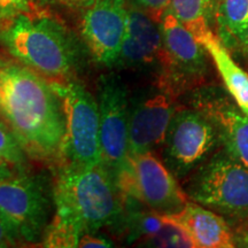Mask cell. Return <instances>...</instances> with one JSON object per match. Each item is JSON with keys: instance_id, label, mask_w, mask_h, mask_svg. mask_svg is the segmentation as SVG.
<instances>
[{"instance_id": "cell-7", "label": "cell", "mask_w": 248, "mask_h": 248, "mask_svg": "<svg viewBox=\"0 0 248 248\" xmlns=\"http://www.w3.org/2000/svg\"><path fill=\"white\" fill-rule=\"evenodd\" d=\"M159 26L162 35V54L157 85L176 97L204 82L209 69L208 52L169 8Z\"/></svg>"}, {"instance_id": "cell-6", "label": "cell", "mask_w": 248, "mask_h": 248, "mask_svg": "<svg viewBox=\"0 0 248 248\" xmlns=\"http://www.w3.org/2000/svg\"><path fill=\"white\" fill-rule=\"evenodd\" d=\"M62 101L64 137L62 159L78 166L101 164L100 117L92 93L75 78L51 80Z\"/></svg>"}, {"instance_id": "cell-8", "label": "cell", "mask_w": 248, "mask_h": 248, "mask_svg": "<svg viewBox=\"0 0 248 248\" xmlns=\"http://www.w3.org/2000/svg\"><path fill=\"white\" fill-rule=\"evenodd\" d=\"M117 184L124 197L163 215L179 213L188 201L176 176L153 152L129 154Z\"/></svg>"}, {"instance_id": "cell-17", "label": "cell", "mask_w": 248, "mask_h": 248, "mask_svg": "<svg viewBox=\"0 0 248 248\" xmlns=\"http://www.w3.org/2000/svg\"><path fill=\"white\" fill-rule=\"evenodd\" d=\"M217 37L226 48L248 51V0H219Z\"/></svg>"}, {"instance_id": "cell-15", "label": "cell", "mask_w": 248, "mask_h": 248, "mask_svg": "<svg viewBox=\"0 0 248 248\" xmlns=\"http://www.w3.org/2000/svg\"><path fill=\"white\" fill-rule=\"evenodd\" d=\"M186 235L192 247L232 248L234 238L230 226L216 212L194 201H187L181 212L164 215Z\"/></svg>"}, {"instance_id": "cell-12", "label": "cell", "mask_w": 248, "mask_h": 248, "mask_svg": "<svg viewBox=\"0 0 248 248\" xmlns=\"http://www.w3.org/2000/svg\"><path fill=\"white\" fill-rule=\"evenodd\" d=\"M176 110L175 97L159 85L130 98L129 154L153 152L163 145Z\"/></svg>"}, {"instance_id": "cell-16", "label": "cell", "mask_w": 248, "mask_h": 248, "mask_svg": "<svg viewBox=\"0 0 248 248\" xmlns=\"http://www.w3.org/2000/svg\"><path fill=\"white\" fill-rule=\"evenodd\" d=\"M203 46L212 57L229 94L240 110L248 116V74L235 63L228 48L215 33L203 43Z\"/></svg>"}, {"instance_id": "cell-9", "label": "cell", "mask_w": 248, "mask_h": 248, "mask_svg": "<svg viewBox=\"0 0 248 248\" xmlns=\"http://www.w3.org/2000/svg\"><path fill=\"white\" fill-rule=\"evenodd\" d=\"M221 144L216 124L195 108L177 109L164 139L163 162L176 178L199 168Z\"/></svg>"}, {"instance_id": "cell-23", "label": "cell", "mask_w": 248, "mask_h": 248, "mask_svg": "<svg viewBox=\"0 0 248 248\" xmlns=\"http://www.w3.org/2000/svg\"><path fill=\"white\" fill-rule=\"evenodd\" d=\"M43 5L62 6L70 9H84L93 2V0H36Z\"/></svg>"}, {"instance_id": "cell-19", "label": "cell", "mask_w": 248, "mask_h": 248, "mask_svg": "<svg viewBox=\"0 0 248 248\" xmlns=\"http://www.w3.org/2000/svg\"><path fill=\"white\" fill-rule=\"evenodd\" d=\"M28 157L29 156L14 133L7 124L0 119V159L7 162L15 170H23Z\"/></svg>"}, {"instance_id": "cell-21", "label": "cell", "mask_w": 248, "mask_h": 248, "mask_svg": "<svg viewBox=\"0 0 248 248\" xmlns=\"http://www.w3.org/2000/svg\"><path fill=\"white\" fill-rule=\"evenodd\" d=\"M132 2L135 7L146 13L157 23L168 11L170 5V0H132Z\"/></svg>"}, {"instance_id": "cell-27", "label": "cell", "mask_w": 248, "mask_h": 248, "mask_svg": "<svg viewBox=\"0 0 248 248\" xmlns=\"http://www.w3.org/2000/svg\"><path fill=\"white\" fill-rule=\"evenodd\" d=\"M247 53H248V51H247Z\"/></svg>"}, {"instance_id": "cell-25", "label": "cell", "mask_w": 248, "mask_h": 248, "mask_svg": "<svg viewBox=\"0 0 248 248\" xmlns=\"http://www.w3.org/2000/svg\"><path fill=\"white\" fill-rule=\"evenodd\" d=\"M14 168L12 166H9L7 162L2 161L0 159V176H4V175H9L14 171Z\"/></svg>"}, {"instance_id": "cell-2", "label": "cell", "mask_w": 248, "mask_h": 248, "mask_svg": "<svg viewBox=\"0 0 248 248\" xmlns=\"http://www.w3.org/2000/svg\"><path fill=\"white\" fill-rule=\"evenodd\" d=\"M55 214L46 229L44 247H77L85 233L120 221L124 198L119 184L102 167L64 163L53 186Z\"/></svg>"}, {"instance_id": "cell-10", "label": "cell", "mask_w": 248, "mask_h": 248, "mask_svg": "<svg viewBox=\"0 0 248 248\" xmlns=\"http://www.w3.org/2000/svg\"><path fill=\"white\" fill-rule=\"evenodd\" d=\"M101 164L117 182L129 155L130 97L116 74H106L98 82Z\"/></svg>"}, {"instance_id": "cell-26", "label": "cell", "mask_w": 248, "mask_h": 248, "mask_svg": "<svg viewBox=\"0 0 248 248\" xmlns=\"http://www.w3.org/2000/svg\"><path fill=\"white\" fill-rule=\"evenodd\" d=\"M0 66H2V63H0Z\"/></svg>"}, {"instance_id": "cell-13", "label": "cell", "mask_w": 248, "mask_h": 248, "mask_svg": "<svg viewBox=\"0 0 248 248\" xmlns=\"http://www.w3.org/2000/svg\"><path fill=\"white\" fill-rule=\"evenodd\" d=\"M192 105L213 120L224 150L248 168V116L237 104L216 90H206L195 93Z\"/></svg>"}, {"instance_id": "cell-11", "label": "cell", "mask_w": 248, "mask_h": 248, "mask_svg": "<svg viewBox=\"0 0 248 248\" xmlns=\"http://www.w3.org/2000/svg\"><path fill=\"white\" fill-rule=\"evenodd\" d=\"M125 0H93L83 9L80 36L93 60L106 67L119 62L128 24Z\"/></svg>"}, {"instance_id": "cell-18", "label": "cell", "mask_w": 248, "mask_h": 248, "mask_svg": "<svg viewBox=\"0 0 248 248\" xmlns=\"http://www.w3.org/2000/svg\"><path fill=\"white\" fill-rule=\"evenodd\" d=\"M219 0H170L169 11L203 45L214 35Z\"/></svg>"}, {"instance_id": "cell-5", "label": "cell", "mask_w": 248, "mask_h": 248, "mask_svg": "<svg viewBox=\"0 0 248 248\" xmlns=\"http://www.w3.org/2000/svg\"><path fill=\"white\" fill-rule=\"evenodd\" d=\"M186 194L224 216L248 218V168L223 150L199 166Z\"/></svg>"}, {"instance_id": "cell-24", "label": "cell", "mask_w": 248, "mask_h": 248, "mask_svg": "<svg viewBox=\"0 0 248 248\" xmlns=\"http://www.w3.org/2000/svg\"><path fill=\"white\" fill-rule=\"evenodd\" d=\"M15 245H16V243H15L12 234L9 233L7 226L5 225L2 218L0 217V248L15 246Z\"/></svg>"}, {"instance_id": "cell-4", "label": "cell", "mask_w": 248, "mask_h": 248, "mask_svg": "<svg viewBox=\"0 0 248 248\" xmlns=\"http://www.w3.org/2000/svg\"><path fill=\"white\" fill-rule=\"evenodd\" d=\"M39 176L23 170L0 176V217L15 243L38 244L49 224L52 200Z\"/></svg>"}, {"instance_id": "cell-14", "label": "cell", "mask_w": 248, "mask_h": 248, "mask_svg": "<svg viewBox=\"0 0 248 248\" xmlns=\"http://www.w3.org/2000/svg\"><path fill=\"white\" fill-rule=\"evenodd\" d=\"M162 35L159 23L137 7L129 8L128 24L116 66L130 69L159 66Z\"/></svg>"}, {"instance_id": "cell-1", "label": "cell", "mask_w": 248, "mask_h": 248, "mask_svg": "<svg viewBox=\"0 0 248 248\" xmlns=\"http://www.w3.org/2000/svg\"><path fill=\"white\" fill-rule=\"evenodd\" d=\"M0 119L29 159L53 162L62 157L64 111L51 82L21 63L0 66Z\"/></svg>"}, {"instance_id": "cell-3", "label": "cell", "mask_w": 248, "mask_h": 248, "mask_svg": "<svg viewBox=\"0 0 248 248\" xmlns=\"http://www.w3.org/2000/svg\"><path fill=\"white\" fill-rule=\"evenodd\" d=\"M0 40L18 63L52 80L73 78L84 60L77 36L47 14L18 15L0 29Z\"/></svg>"}, {"instance_id": "cell-20", "label": "cell", "mask_w": 248, "mask_h": 248, "mask_svg": "<svg viewBox=\"0 0 248 248\" xmlns=\"http://www.w3.org/2000/svg\"><path fill=\"white\" fill-rule=\"evenodd\" d=\"M32 12V0H0V29L18 15Z\"/></svg>"}, {"instance_id": "cell-22", "label": "cell", "mask_w": 248, "mask_h": 248, "mask_svg": "<svg viewBox=\"0 0 248 248\" xmlns=\"http://www.w3.org/2000/svg\"><path fill=\"white\" fill-rule=\"evenodd\" d=\"M113 241L108 238L102 237L98 234V232H91V233H85L79 238L77 247L85 248H100V247H113Z\"/></svg>"}]
</instances>
